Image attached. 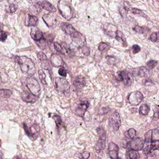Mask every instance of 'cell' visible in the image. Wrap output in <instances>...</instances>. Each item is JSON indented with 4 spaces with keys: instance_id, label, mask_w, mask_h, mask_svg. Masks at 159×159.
I'll use <instances>...</instances> for the list:
<instances>
[{
    "instance_id": "6da1fadb",
    "label": "cell",
    "mask_w": 159,
    "mask_h": 159,
    "mask_svg": "<svg viewBox=\"0 0 159 159\" xmlns=\"http://www.w3.org/2000/svg\"><path fill=\"white\" fill-rule=\"evenodd\" d=\"M16 60L19 64L22 72L24 74L30 76L35 73L36 67L32 60L25 56H23L17 57Z\"/></svg>"
},
{
    "instance_id": "7a4b0ae2",
    "label": "cell",
    "mask_w": 159,
    "mask_h": 159,
    "mask_svg": "<svg viewBox=\"0 0 159 159\" xmlns=\"http://www.w3.org/2000/svg\"><path fill=\"white\" fill-rule=\"evenodd\" d=\"M53 84L55 89L58 92L65 94L69 93L70 85L65 79L59 77L55 78L53 80Z\"/></svg>"
},
{
    "instance_id": "3957f363",
    "label": "cell",
    "mask_w": 159,
    "mask_h": 159,
    "mask_svg": "<svg viewBox=\"0 0 159 159\" xmlns=\"http://www.w3.org/2000/svg\"><path fill=\"white\" fill-rule=\"evenodd\" d=\"M58 9L62 16L67 20H70L72 17L73 12L69 4L66 2L61 1L58 3Z\"/></svg>"
},
{
    "instance_id": "277c9868",
    "label": "cell",
    "mask_w": 159,
    "mask_h": 159,
    "mask_svg": "<svg viewBox=\"0 0 159 159\" xmlns=\"http://www.w3.org/2000/svg\"><path fill=\"white\" fill-rule=\"evenodd\" d=\"M26 86L31 94L35 96H39L41 94V87L39 83L33 78H28L26 81Z\"/></svg>"
},
{
    "instance_id": "5b68a950",
    "label": "cell",
    "mask_w": 159,
    "mask_h": 159,
    "mask_svg": "<svg viewBox=\"0 0 159 159\" xmlns=\"http://www.w3.org/2000/svg\"><path fill=\"white\" fill-rule=\"evenodd\" d=\"M145 140L141 138H136L128 142L127 148L129 150L138 151L142 150L145 145Z\"/></svg>"
},
{
    "instance_id": "8992f818",
    "label": "cell",
    "mask_w": 159,
    "mask_h": 159,
    "mask_svg": "<svg viewBox=\"0 0 159 159\" xmlns=\"http://www.w3.org/2000/svg\"><path fill=\"white\" fill-rule=\"evenodd\" d=\"M121 118L119 113L114 112L111 115L109 118V124L115 131H118L121 125Z\"/></svg>"
},
{
    "instance_id": "52a82bcc",
    "label": "cell",
    "mask_w": 159,
    "mask_h": 159,
    "mask_svg": "<svg viewBox=\"0 0 159 159\" xmlns=\"http://www.w3.org/2000/svg\"><path fill=\"white\" fill-rule=\"evenodd\" d=\"M144 99L142 94L139 91H135L130 94L128 96V101L131 105H138Z\"/></svg>"
},
{
    "instance_id": "ba28073f",
    "label": "cell",
    "mask_w": 159,
    "mask_h": 159,
    "mask_svg": "<svg viewBox=\"0 0 159 159\" xmlns=\"http://www.w3.org/2000/svg\"><path fill=\"white\" fill-rule=\"evenodd\" d=\"M23 128L25 131L26 134L27 136L32 140H35L37 138V132L38 130V126L36 125H33L31 126H27V125L24 124H23Z\"/></svg>"
},
{
    "instance_id": "9c48e42d",
    "label": "cell",
    "mask_w": 159,
    "mask_h": 159,
    "mask_svg": "<svg viewBox=\"0 0 159 159\" xmlns=\"http://www.w3.org/2000/svg\"><path fill=\"white\" fill-rule=\"evenodd\" d=\"M159 140H153L151 144L147 146L146 147L143 149V153L150 156H153L156 151L159 150Z\"/></svg>"
},
{
    "instance_id": "30bf717a",
    "label": "cell",
    "mask_w": 159,
    "mask_h": 159,
    "mask_svg": "<svg viewBox=\"0 0 159 159\" xmlns=\"http://www.w3.org/2000/svg\"><path fill=\"white\" fill-rule=\"evenodd\" d=\"M72 42L80 47H83L86 43V38L81 33L76 31L71 35Z\"/></svg>"
},
{
    "instance_id": "8fae6325",
    "label": "cell",
    "mask_w": 159,
    "mask_h": 159,
    "mask_svg": "<svg viewBox=\"0 0 159 159\" xmlns=\"http://www.w3.org/2000/svg\"><path fill=\"white\" fill-rule=\"evenodd\" d=\"M89 105V103L87 101L82 102L80 103L79 104L75 110L76 115L84 118L85 113L88 108Z\"/></svg>"
},
{
    "instance_id": "7c38bea8",
    "label": "cell",
    "mask_w": 159,
    "mask_h": 159,
    "mask_svg": "<svg viewBox=\"0 0 159 159\" xmlns=\"http://www.w3.org/2000/svg\"><path fill=\"white\" fill-rule=\"evenodd\" d=\"M108 150L111 159H118L119 148L117 145L113 142H110L108 147Z\"/></svg>"
},
{
    "instance_id": "4fadbf2b",
    "label": "cell",
    "mask_w": 159,
    "mask_h": 159,
    "mask_svg": "<svg viewBox=\"0 0 159 159\" xmlns=\"http://www.w3.org/2000/svg\"><path fill=\"white\" fill-rule=\"evenodd\" d=\"M37 57L41 62L42 68L46 70H49L51 66H50L49 60L46 55H45L44 53L42 52H39L38 53Z\"/></svg>"
},
{
    "instance_id": "5bb4252c",
    "label": "cell",
    "mask_w": 159,
    "mask_h": 159,
    "mask_svg": "<svg viewBox=\"0 0 159 159\" xmlns=\"http://www.w3.org/2000/svg\"><path fill=\"white\" fill-rule=\"evenodd\" d=\"M135 76H139L142 78H148L151 75V72L145 67H142L137 69V71L133 72Z\"/></svg>"
},
{
    "instance_id": "9a60e30c",
    "label": "cell",
    "mask_w": 159,
    "mask_h": 159,
    "mask_svg": "<svg viewBox=\"0 0 159 159\" xmlns=\"http://www.w3.org/2000/svg\"><path fill=\"white\" fill-rule=\"evenodd\" d=\"M51 62L53 66L55 67L62 66L64 65V62L60 56L56 54L51 55Z\"/></svg>"
},
{
    "instance_id": "2e32d148",
    "label": "cell",
    "mask_w": 159,
    "mask_h": 159,
    "mask_svg": "<svg viewBox=\"0 0 159 159\" xmlns=\"http://www.w3.org/2000/svg\"><path fill=\"white\" fill-rule=\"evenodd\" d=\"M30 36L36 42H38L45 38L42 31H40V30L37 28L32 29L31 32H30Z\"/></svg>"
},
{
    "instance_id": "e0dca14e",
    "label": "cell",
    "mask_w": 159,
    "mask_h": 159,
    "mask_svg": "<svg viewBox=\"0 0 159 159\" xmlns=\"http://www.w3.org/2000/svg\"><path fill=\"white\" fill-rule=\"evenodd\" d=\"M120 73L122 75L123 81L124 82L125 85L130 86L132 84L133 82V78L130 73L126 71H122L120 72Z\"/></svg>"
},
{
    "instance_id": "ac0fdd59",
    "label": "cell",
    "mask_w": 159,
    "mask_h": 159,
    "mask_svg": "<svg viewBox=\"0 0 159 159\" xmlns=\"http://www.w3.org/2000/svg\"><path fill=\"white\" fill-rule=\"evenodd\" d=\"M22 98L24 101L31 103L36 102L38 100L37 97L35 96L32 94H30L27 92H23V93Z\"/></svg>"
},
{
    "instance_id": "d6986e66",
    "label": "cell",
    "mask_w": 159,
    "mask_h": 159,
    "mask_svg": "<svg viewBox=\"0 0 159 159\" xmlns=\"http://www.w3.org/2000/svg\"><path fill=\"white\" fill-rule=\"evenodd\" d=\"M106 138V134L100 136V139L95 146L96 150L98 152H100L105 148Z\"/></svg>"
},
{
    "instance_id": "ffe728a7",
    "label": "cell",
    "mask_w": 159,
    "mask_h": 159,
    "mask_svg": "<svg viewBox=\"0 0 159 159\" xmlns=\"http://www.w3.org/2000/svg\"><path fill=\"white\" fill-rule=\"evenodd\" d=\"M61 28L66 35H71L76 31L75 29L71 24L67 23H62L61 24Z\"/></svg>"
},
{
    "instance_id": "44dd1931",
    "label": "cell",
    "mask_w": 159,
    "mask_h": 159,
    "mask_svg": "<svg viewBox=\"0 0 159 159\" xmlns=\"http://www.w3.org/2000/svg\"><path fill=\"white\" fill-rule=\"evenodd\" d=\"M38 19L36 16L32 15H28L25 19V24L27 26H37Z\"/></svg>"
},
{
    "instance_id": "7402d4cb",
    "label": "cell",
    "mask_w": 159,
    "mask_h": 159,
    "mask_svg": "<svg viewBox=\"0 0 159 159\" xmlns=\"http://www.w3.org/2000/svg\"><path fill=\"white\" fill-rule=\"evenodd\" d=\"M73 85L77 89H80L86 86V79L81 76H79L75 79Z\"/></svg>"
},
{
    "instance_id": "603a6c76",
    "label": "cell",
    "mask_w": 159,
    "mask_h": 159,
    "mask_svg": "<svg viewBox=\"0 0 159 159\" xmlns=\"http://www.w3.org/2000/svg\"><path fill=\"white\" fill-rule=\"evenodd\" d=\"M40 4L43 9L49 11V12H55L57 10L53 5H52L50 2L46 1H44L40 2Z\"/></svg>"
},
{
    "instance_id": "cb8c5ba5",
    "label": "cell",
    "mask_w": 159,
    "mask_h": 159,
    "mask_svg": "<svg viewBox=\"0 0 159 159\" xmlns=\"http://www.w3.org/2000/svg\"><path fill=\"white\" fill-rule=\"evenodd\" d=\"M150 107L147 104H143L139 109V112L142 115H147L150 111Z\"/></svg>"
},
{
    "instance_id": "d4e9b609",
    "label": "cell",
    "mask_w": 159,
    "mask_h": 159,
    "mask_svg": "<svg viewBox=\"0 0 159 159\" xmlns=\"http://www.w3.org/2000/svg\"><path fill=\"white\" fill-rule=\"evenodd\" d=\"M136 135V131L134 128H131L124 133L125 137L129 139H133Z\"/></svg>"
},
{
    "instance_id": "484cf974",
    "label": "cell",
    "mask_w": 159,
    "mask_h": 159,
    "mask_svg": "<svg viewBox=\"0 0 159 159\" xmlns=\"http://www.w3.org/2000/svg\"><path fill=\"white\" fill-rule=\"evenodd\" d=\"M41 4L40 2L36 3L35 5H33L30 7V11L35 15H37L40 13L41 11Z\"/></svg>"
},
{
    "instance_id": "4316f807",
    "label": "cell",
    "mask_w": 159,
    "mask_h": 159,
    "mask_svg": "<svg viewBox=\"0 0 159 159\" xmlns=\"http://www.w3.org/2000/svg\"><path fill=\"white\" fill-rule=\"evenodd\" d=\"M115 38L118 40H120L123 42V44L127 45L126 38H125V36H124L123 33L122 31H119L118 30H117Z\"/></svg>"
},
{
    "instance_id": "83f0119b",
    "label": "cell",
    "mask_w": 159,
    "mask_h": 159,
    "mask_svg": "<svg viewBox=\"0 0 159 159\" xmlns=\"http://www.w3.org/2000/svg\"><path fill=\"white\" fill-rule=\"evenodd\" d=\"M12 94V91L10 90L2 89L0 90V95L5 98H9Z\"/></svg>"
},
{
    "instance_id": "f1b7e54d",
    "label": "cell",
    "mask_w": 159,
    "mask_h": 159,
    "mask_svg": "<svg viewBox=\"0 0 159 159\" xmlns=\"http://www.w3.org/2000/svg\"><path fill=\"white\" fill-rule=\"evenodd\" d=\"M153 131L149 130L145 135V141L147 143H151L153 141Z\"/></svg>"
},
{
    "instance_id": "f546056e",
    "label": "cell",
    "mask_w": 159,
    "mask_h": 159,
    "mask_svg": "<svg viewBox=\"0 0 159 159\" xmlns=\"http://www.w3.org/2000/svg\"><path fill=\"white\" fill-rule=\"evenodd\" d=\"M128 155L130 159H138L140 156L138 152L133 150H129Z\"/></svg>"
},
{
    "instance_id": "4dcf8cb0",
    "label": "cell",
    "mask_w": 159,
    "mask_h": 159,
    "mask_svg": "<svg viewBox=\"0 0 159 159\" xmlns=\"http://www.w3.org/2000/svg\"><path fill=\"white\" fill-rule=\"evenodd\" d=\"M146 64L149 69L152 70L158 65V61L155 60H150L147 62Z\"/></svg>"
},
{
    "instance_id": "1f68e13d",
    "label": "cell",
    "mask_w": 159,
    "mask_h": 159,
    "mask_svg": "<svg viewBox=\"0 0 159 159\" xmlns=\"http://www.w3.org/2000/svg\"><path fill=\"white\" fill-rule=\"evenodd\" d=\"M43 19H44V22L46 23V24L48 26H51L52 25V19L51 17L49 14H47V15H45L44 16H43Z\"/></svg>"
},
{
    "instance_id": "d6a6232c",
    "label": "cell",
    "mask_w": 159,
    "mask_h": 159,
    "mask_svg": "<svg viewBox=\"0 0 159 159\" xmlns=\"http://www.w3.org/2000/svg\"><path fill=\"white\" fill-rule=\"evenodd\" d=\"M130 10L132 13H133V14H138V15H140V16H143V17H145V18L147 17L146 15L144 13H143L141 10H140L139 9L135 8H131L130 9Z\"/></svg>"
},
{
    "instance_id": "836d02e7",
    "label": "cell",
    "mask_w": 159,
    "mask_h": 159,
    "mask_svg": "<svg viewBox=\"0 0 159 159\" xmlns=\"http://www.w3.org/2000/svg\"><path fill=\"white\" fill-rule=\"evenodd\" d=\"M54 47L55 48V50L59 53L60 54L62 55H65V52L64 51V50H63V48L62 46H61V45H60L57 42H55L54 43Z\"/></svg>"
},
{
    "instance_id": "e575fe53",
    "label": "cell",
    "mask_w": 159,
    "mask_h": 159,
    "mask_svg": "<svg viewBox=\"0 0 159 159\" xmlns=\"http://www.w3.org/2000/svg\"><path fill=\"white\" fill-rule=\"evenodd\" d=\"M38 74H39V79H40L42 83L44 85H46L47 83H46V80H45L46 75L45 74L44 72L42 70H39V72H38Z\"/></svg>"
},
{
    "instance_id": "d590c367",
    "label": "cell",
    "mask_w": 159,
    "mask_h": 159,
    "mask_svg": "<svg viewBox=\"0 0 159 159\" xmlns=\"http://www.w3.org/2000/svg\"><path fill=\"white\" fill-rule=\"evenodd\" d=\"M8 81L7 74L4 71L0 70V83H6Z\"/></svg>"
},
{
    "instance_id": "8d00e7d4",
    "label": "cell",
    "mask_w": 159,
    "mask_h": 159,
    "mask_svg": "<svg viewBox=\"0 0 159 159\" xmlns=\"http://www.w3.org/2000/svg\"><path fill=\"white\" fill-rule=\"evenodd\" d=\"M129 9V7L127 6L126 4H124V5L121 8L120 12L122 16H126V14L128 13Z\"/></svg>"
},
{
    "instance_id": "74e56055",
    "label": "cell",
    "mask_w": 159,
    "mask_h": 159,
    "mask_svg": "<svg viewBox=\"0 0 159 159\" xmlns=\"http://www.w3.org/2000/svg\"><path fill=\"white\" fill-rule=\"evenodd\" d=\"M54 120H55V123H56V125H57V127H59L62 125V121L61 120V118L59 116L54 115L53 117Z\"/></svg>"
},
{
    "instance_id": "f35d334b",
    "label": "cell",
    "mask_w": 159,
    "mask_h": 159,
    "mask_svg": "<svg viewBox=\"0 0 159 159\" xmlns=\"http://www.w3.org/2000/svg\"><path fill=\"white\" fill-rule=\"evenodd\" d=\"M90 156V154L87 151H84L78 154V157L81 159H88Z\"/></svg>"
},
{
    "instance_id": "ab89813d",
    "label": "cell",
    "mask_w": 159,
    "mask_h": 159,
    "mask_svg": "<svg viewBox=\"0 0 159 159\" xmlns=\"http://www.w3.org/2000/svg\"><path fill=\"white\" fill-rule=\"evenodd\" d=\"M82 52L84 55L86 56H89L90 53V48L88 46L84 45L82 47Z\"/></svg>"
},
{
    "instance_id": "60d3db41",
    "label": "cell",
    "mask_w": 159,
    "mask_h": 159,
    "mask_svg": "<svg viewBox=\"0 0 159 159\" xmlns=\"http://www.w3.org/2000/svg\"><path fill=\"white\" fill-rule=\"evenodd\" d=\"M8 34L2 30H0V41L4 42L7 39Z\"/></svg>"
},
{
    "instance_id": "b9f144b4",
    "label": "cell",
    "mask_w": 159,
    "mask_h": 159,
    "mask_svg": "<svg viewBox=\"0 0 159 159\" xmlns=\"http://www.w3.org/2000/svg\"><path fill=\"white\" fill-rule=\"evenodd\" d=\"M62 46L64 47V48H65V50L66 51V52L69 56L72 55V50L70 49V47L68 45V44H67L65 43H62Z\"/></svg>"
},
{
    "instance_id": "7bdbcfd3",
    "label": "cell",
    "mask_w": 159,
    "mask_h": 159,
    "mask_svg": "<svg viewBox=\"0 0 159 159\" xmlns=\"http://www.w3.org/2000/svg\"><path fill=\"white\" fill-rule=\"evenodd\" d=\"M133 30L135 32L137 33H139L140 34H143V33H144V30L142 27H140L139 26H136L134 28H133Z\"/></svg>"
},
{
    "instance_id": "ee69618b",
    "label": "cell",
    "mask_w": 159,
    "mask_h": 159,
    "mask_svg": "<svg viewBox=\"0 0 159 159\" xmlns=\"http://www.w3.org/2000/svg\"><path fill=\"white\" fill-rule=\"evenodd\" d=\"M17 9V5L14 4H10L9 7L8 11L10 13H14V12L16 11Z\"/></svg>"
},
{
    "instance_id": "f6af8a7d",
    "label": "cell",
    "mask_w": 159,
    "mask_h": 159,
    "mask_svg": "<svg viewBox=\"0 0 159 159\" xmlns=\"http://www.w3.org/2000/svg\"><path fill=\"white\" fill-rule=\"evenodd\" d=\"M132 52L133 54H136L139 52L141 50V48L138 45L134 44L132 46Z\"/></svg>"
},
{
    "instance_id": "bcb514c9",
    "label": "cell",
    "mask_w": 159,
    "mask_h": 159,
    "mask_svg": "<svg viewBox=\"0 0 159 159\" xmlns=\"http://www.w3.org/2000/svg\"><path fill=\"white\" fill-rule=\"evenodd\" d=\"M142 84L144 86H151L153 84V81L150 79H145V80H143Z\"/></svg>"
},
{
    "instance_id": "7dc6e473",
    "label": "cell",
    "mask_w": 159,
    "mask_h": 159,
    "mask_svg": "<svg viewBox=\"0 0 159 159\" xmlns=\"http://www.w3.org/2000/svg\"><path fill=\"white\" fill-rule=\"evenodd\" d=\"M108 44L106 43L101 42L98 45V50L100 51H103L104 50L105 48H107L108 47Z\"/></svg>"
},
{
    "instance_id": "c3c4849f",
    "label": "cell",
    "mask_w": 159,
    "mask_h": 159,
    "mask_svg": "<svg viewBox=\"0 0 159 159\" xmlns=\"http://www.w3.org/2000/svg\"><path fill=\"white\" fill-rule=\"evenodd\" d=\"M150 39L152 42H157V40H158V34L155 32L153 33L150 36Z\"/></svg>"
},
{
    "instance_id": "681fc988",
    "label": "cell",
    "mask_w": 159,
    "mask_h": 159,
    "mask_svg": "<svg viewBox=\"0 0 159 159\" xmlns=\"http://www.w3.org/2000/svg\"><path fill=\"white\" fill-rule=\"evenodd\" d=\"M58 73L60 75L63 77H66L67 76L66 72L65 70L64 69V68H60L59 70Z\"/></svg>"
},
{
    "instance_id": "f907efd6",
    "label": "cell",
    "mask_w": 159,
    "mask_h": 159,
    "mask_svg": "<svg viewBox=\"0 0 159 159\" xmlns=\"http://www.w3.org/2000/svg\"><path fill=\"white\" fill-rule=\"evenodd\" d=\"M139 157L140 159H148V156L144 153H142Z\"/></svg>"
},
{
    "instance_id": "816d5d0a",
    "label": "cell",
    "mask_w": 159,
    "mask_h": 159,
    "mask_svg": "<svg viewBox=\"0 0 159 159\" xmlns=\"http://www.w3.org/2000/svg\"><path fill=\"white\" fill-rule=\"evenodd\" d=\"M13 159H22L19 156H16V157H15Z\"/></svg>"
},
{
    "instance_id": "f5cc1de1",
    "label": "cell",
    "mask_w": 159,
    "mask_h": 159,
    "mask_svg": "<svg viewBox=\"0 0 159 159\" xmlns=\"http://www.w3.org/2000/svg\"><path fill=\"white\" fill-rule=\"evenodd\" d=\"M1 143H2L1 140H0V147H1Z\"/></svg>"
}]
</instances>
